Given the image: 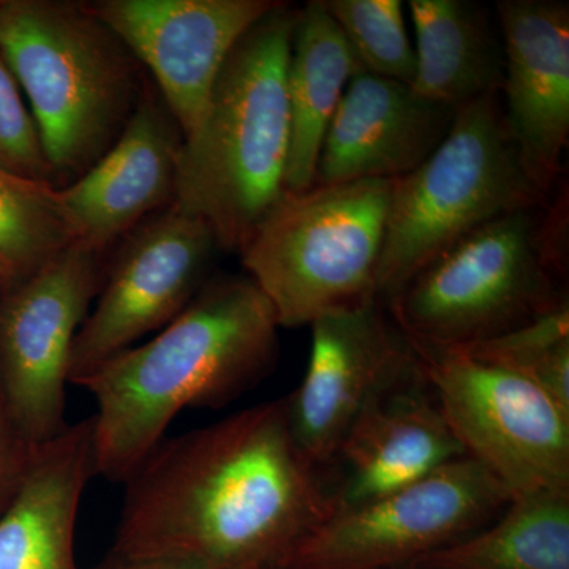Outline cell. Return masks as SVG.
Listing matches in <instances>:
<instances>
[{
    "mask_svg": "<svg viewBox=\"0 0 569 569\" xmlns=\"http://www.w3.org/2000/svg\"><path fill=\"white\" fill-rule=\"evenodd\" d=\"M71 242L58 187L0 170V283L28 279Z\"/></svg>",
    "mask_w": 569,
    "mask_h": 569,
    "instance_id": "obj_22",
    "label": "cell"
},
{
    "mask_svg": "<svg viewBox=\"0 0 569 569\" xmlns=\"http://www.w3.org/2000/svg\"><path fill=\"white\" fill-rule=\"evenodd\" d=\"M100 253L71 242L0 302V391L14 426L40 448L69 426L74 339L102 284Z\"/></svg>",
    "mask_w": 569,
    "mask_h": 569,
    "instance_id": "obj_10",
    "label": "cell"
},
{
    "mask_svg": "<svg viewBox=\"0 0 569 569\" xmlns=\"http://www.w3.org/2000/svg\"><path fill=\"white\" fill-rule=\"evenodd\" d=\"M123 485L110 550L122 559L274 569L332 512L287 399L163 440Z\"/></svg>",
    "mask_w": 569,
    "mask_h": 569,
    "instance_id": "obj_1",
    "label": "cell"
},
{
    "mask_svg": "<svg viewBox=\"0 0 569 569\" xmlns=\"http://www.w3.org/2000/svg\"><path fill=\"white\" fill-rule=\"evenodd\" d=\"M0 54L28 97L56 183L99 162L142 97L140 63L89 3L0 2Z\"/></svg>",
    "mask_w": 569,
    "mask_h": 569,
    "instance_id": "obj_4",
    "label": "cell"
},
{
    "mask_svg": "<svg viewBox=\"0 0 569 569\" xmlns=\"http://www.w3.org/2000/svg\"><path fill=\"white\" fill-rule=\"evenodd\" d=\"M508 490L463 456L413 485L332 512L274 569H403L488 526Z\"/></svg>",
    "mask_w": 569,
    "mask_h": 569,
    "instance_id": "obj_9",
    "label": "cell"
},
{
    "mask_svg": "<svg viewBox=\"0 0 569 569\" xmlns=\"http://www.w3.org/2000/svg\"><path fill=\"white\" fill-rule=\"evenodd\" d=\"M546 203L520 163L500 93L460 108L440 148L396 181L377 269L378 301L387 306L426 264L481 224Z\"/></svg>",
    "mask_w": 569,
    "mask_h": 569,
    "instance_id": "obj_7",
    "label": "cell"
},
{
    "mask_svg": "<svg viewBox=\"0 0 569 569\" xmlns=\"http://www.w3.org/2000/svg\"><path fill=\"white\" fill-rule=\"evenodd\" d=\"M91 569H206L194 565L176 563L168 560L122 559L108 553L107 559Z\"/></svg>",
    "mask_w": 569,
    "mask_h": 569,
    "instance_id": "obj_27",
    "label": "cell"
},
{
    "mask_svg": "<svg viewBox=\"0 0 569 569\" xmlns=\"http://www.w3.org/2000/svg\"><path fill=\"white\" fill-rule=\"evenodd\" d=\"M217 250L203 220L171 206L130 231L74 339L70 385L171 323L211 279Z\"/></svg>",
    "mask_w": 569,
    "mask_h": 569,
    "instance_id": "obj_11",
    "label": "cell"
},
{
    "mask_svg": "<svg viewBox=\"0 0 569 569\" xmlns=\"http://www.w3.org/2000/svg\"><path fill=\"white\" fill-rule=\"evenodd\" d=\"M549 209L505 213L463 236L385 306L389 316L408 339L467 348L556 309L568 296Z\"/></svg>",
    "mask_w": 569,
    "mask_h": 569,
    "instance_id": "obj_5",
    "label": "cell"
},
{
    "mask_svg": "<svg viewBox=\"0 0 569 569\" xmlns=\"http://www.w3.org/2000/svg\"><path fill=\"white\" fill-rule=\"evenodd\" d=\"M403 569H569V492L512 498L488 526Z\"/></svg>",
    "mask_w": 569,
    "mask_h": 569,
    "instance_id": "obj_21",
    "label": "cell"
},
{
    "mask_svg": "<svg viewBox=\"0 0 569 569\" xmlns=\"http://www.w3.org/2000/svg\"><path fill=\"white\" fill-rule=\"evenodd\" d=\"M359 70L411 84L417 70L400 0H323Z\"/></svg>",
    "mask_w": 569,
    "mask_h": 569,
    "instance_id": "obj_24",
    "label": "cell"
},
{
    "mask_svg": "<svg viewBox=\"0 0 569 569\" xmlns=\"http://www.w3.org/2000/svg\"><path fill=\"white\" fill-rule=\"evenodd\" d=\"M96 473L92 419L69 425L37 449L0 512V569H80L74 538L86 486Z\"/></svg>",
    "mask_w": 569,
    "mask_h": 569,
    "instance_id": "obj_18",
    "label": "cell"
},
{
    "mask_svg": "<svg viewBox=\"0 0 569 569\" xmlns=\"http://www.w3.org/2000/svg\"><path fill=\"white\" fill-rule=\"evenodd\" d=\"M183 134L160 96H142L114 144L84 174L58 187L74 242L102 253L171 206Z\"/></svg>",
    "mask_w": 569,
    "mask_h": 569,
    "instance_id": "obj_16",
    "label": "cell"
},
{
    "mask_svg": "<svg viewBox=\"0 0 569 569\" xmlns=\"http://www.w3.org/2000/svg\"><path fill=\"white\" fill-rule=\"evenodd\" d=\"M274 310L247 276H216L148 342L78 387L96 400L97 477L126 482L186 408L223 407L261 380L277 355Z\"/></svg>",
    "mask_w": 569,
    "mask_h": 569,
    "instance_id": "obj_2",
    "label": "cell"
},
{
    "mask_svg": "<svg viewBox=\"0 0 569 569\" xmlns=\"http://www.w3.org/2000/svg\"><path fill=\"white\" fill-rule=\"evenodd\" d=\"M460 350L526 378L569 415L568 298L507 335Z\"/></svg>",
    "mask_w": 569,
    "mask_h": 569,
    "instance_id": "obj_23",
    "label": "cell"
},
{
    "mask_svg": "<svg viewBox=\"0 0 569 569\" xmlns=\"http://www.w3.org/2000/svg\"><path fill=\"white\" fill-rule=\"evenodd\" d=\"M272 0H100L89 3L151 71L182 134L200 119L236 43Z\"/></svg>",
    "mask_w": 569,
    "mask_h": 569,
    "instance_id": "obj_13",
    "label": "cell"
},
{
    "mask_svg": "<svg viewBox=\"0 0 569 569\" xmlns=\"http://www.w3.org/2000/svg\"><path fill=\"white\" fill-rule=\"evenodd\" d=\"M359 70L353 51L323 0L296 9L287 67L290 153L284 190L305 192L316 186L318 160L348 82Z\"/></svg>",
    "mask_w": 569,
    "mask_h": 569,
    "instance_id": "obj_19",
    "label": "cell"
},
{
    "mask_svg": "<svg viewBox=\"0 0 569 569\" xmlns=\"http://www.w3.org/2000/svg\"><path fill=\"white\" fill-rule=\"evenodd\" d=\"M463 456L415 355L367 403L329 466L332 512L388 496Z\"/></svg>",
    "mask_w": 569,
    "mask_h": 569,
    "instance_id": "obj_15",
    "label": "cell"
},
{
    "mask_svg": "<svg viewBox=\"0 0 569 569\" xmlns=\"http://www.w3.org/2000/svg\"><path fill=\"white\" fill-rule=\"evenodd\" d=\"M395 186L316 183L305 192L284 190L264 213L239 253L280 328L376 301Z\"/></svg>",
    "mask_w": 569,
    "mask_h": 569,
    "instance_id": "obj_6",
    "label": "cell"
},
{
    "mask_svg": "<svg viewBox=\"0 0 569 569\" xmlns=\"http://www.w3.org/2000/svg\"><path fill=\"white\" fill-rule=\"evenodd\" d=\"M458 111L406 82L356 71L326 133L316 183L406 178L440 148Z\"/></svg>",
    "mask_w": 569,
    "mask_h": 569,
    "instance_id": "obj_17",
    "label": "cell"
},
{
    "mask_svg": "<svg viewBox=\"0 0 569 569\" xmlns=\"http://www.w3.org/2000/svg\"><path fill=\"white\" fill-rule=\"evenodd\" d=\"M408 342L463 452L511 500L542 490L569 492L568 413L526 378L466 350Z\"/></svg>",
    "mask_w": 569,
    "mask_h": 569,
    "instance_id": "obj_8",
    "label": "cell"
},
{
    "mask_svg": "<svg viewBox=\"0 0 569 569\" xmlns=\"http://www.w3.org/2000/svg\"><path fill=\"white\" fill-rule=\"evenodd\" d=\"M0 170L56 186L39 129L22 91L0 54ZM58 187V186H56Z\"/></svg>",
    "mask_w": 569,
    "mask_h": 569,
    "instance_id": "obj_25",
    "label": "cell"
},
{
    "mask_svg": "<svg viewBox=\"0 0 569 569\" xmlns=\"http://www.w3.org/2000/svg\"><path fill=\"white\" fill-rule=\"evenodd\" d=\"M37 449L14 426L0 391V512L20 488Z\"/></svg>",
    "mask_w": 569,
    "mask_h": 569,
    "instance_id": "obj_26",
    "label": "cell"
},
{
    "mask_svg": "<svg viewBox=\"0 0 569 569\" xmlns=\"http://www.w3.org/2000/svg\"><path fill=\"white\" fill-rule=\"evenodd\" d=\"M496 11L505 54V121L530 182L550 200L569 140V7L501 0Z\"/></svg>",
    "mask_w": 569,
    "mask_h": 569,
    "instance_id": "obj_14",
    "label": "cell"
},
{
    "mask_svg": "<svg viewBox=\"0 0 569 569\" xmlns=\"http://www.w3.org/2000/svg\"><path fill=\"white\" fill-rule=\"evenodd\" d=\"M306 376L287 397L298 447L323 473L372 397L415 359L380 301L318 318Z\"/></svg>",
    "mask_w": 569,
    "mask_h": 569,
    "instance_id": "obj_12",
    "label": "cell"
},
{
    "mask_svg": "<svg viewBox=\"0 0 569 569\" xmlns=\"http://www.w3.org/2000/svg\"><path fill=\"white\" fill-rule=\"evenodd\" d=\"M408 9L417 37L415 92L455 110L500 93L503 43L486 7L467 0H410Z\"/></svg>",
    "mask_w": 569,
    "mask_h": 569,
    "instance_id": "obj_20",
    "label": "cell"
},
{
    "mask_svg": "<svg viewBox=\"0 0 569 569\" xmlns=\"http://www.w3.org/2000/svg\"><path fill=\"white\" fill-rule=\"evenodd\" d=\"M296 9L277 2L236 43L200 119L183 134L171 208L203 220L220 250H241L284 192L287 67Z\"/></svg>",
    "mask_w": 569,
    "mask_h": 569,
    "instance_id": "obj_3",
    "label": "cell"
}]
</instances>
